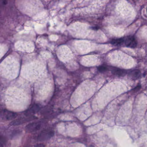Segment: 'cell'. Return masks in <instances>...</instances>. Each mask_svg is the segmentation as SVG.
Returning a JSON list of instances; mask_svg holds the SVG:
<instances>
[{"mask_svg": "<svg viewBox=\"0 0 147 147\" xmlns=\"http://www.w3.org/2000/svg\"><path fill=\"white\" fill-rule=\"evenodd\" d=\"M129 77L132 78V79H137L139 78L141 76V72L139 70H133L132 71H131L129 74Z\"/></svg>", "mask_w": 147, "mask_h": 147, "instance_id": "obj_6", "label": "cell"}, {"mask_svg": "<svg viewBox=\"0 0 147 147\" xmlns=\"http://www.w3.org/2000/svg\"><path fill=\"white\" fill-rule=\"evenodd\" d=\"M98 70L99 71L101 72H104L105 71H108V68L105 65H102V66H100L98 67Z\"/></svg>", "mask_w": 147, "mask_h": 147, "instance_id": "obj_8", "label": "cell"}, {"mask_svg": "<svg viewBox=\"0 0 147 147\" xmlns=\"http://www.w3.org/2000/svg\"><path fill=\"white\" fill-rule=\"evenodd\" d=\"M42 126V123L41 122H33L28 124L25 127V129L29 133H34L41 129Z\"/></svg>", "mask_w": 147, "mask_h": 147, "instance_id": "obj_2", "label": "cell"}, {"mask_svg": "<svg viewBox=\"0 0 147 147\" xmlns=\"http://www.w3.org/2000/svg\"><path fill=\"white\" fill-rule=\"evenodd\" d=\"M33 147H45L44 145L42 144H38L36 145H35Z\"/></svg>", "mask_w": 147, "mask_h": 147, "instance_id": "obj_9", "label": "cell"}, {"mask_svg": "<svg viewBox=\"0 0 147 147\" xmlns=\"http://www.w3.org/2000/svg\"><path fill=\"white\" fill-rule=\"evenodd\" d=\"M111 71L113 74H114L116 76H119V77L125 76L126 74V71L125 70L118 69V68H112Z\"/></svg>", "mask_w": 147, "mask_h": 147, "instance_id": "obj_5", "label": "cell"}, {"mask_svg": "<svg viewBox=\"0 0 147 147\" xmlns=\"http://www.w3.org/2000/svg\"><path fill=\"white\" fill-rule=\"evenodd\" d=\"M54 136V132L50 130L42 131L38 134L37 139L40 142L48 141Z\"/></svg>", "mask_w": 147, "mask_h": 147, "instance_id": "obj_1", "label": "cell"}, {"mask_svg": "<svg viewBox=\"0 0 147 147\" xmlns=\"http://www.w3.org/2000/svg\"><path fill=\"white\" fill-rule=\"evenodd\" d=\"M17 116L16 113L7 110H4L1 113V119L4 121H10L14 119Z\"/></svg>", "mask_w": 147, "mask_h": 147, "instance_id": "obj_3", "label": "cell"}, {"mask_svg": "<svg viewBox=\"0 0 147 147\" xmlns=\"http://www.w3.org/2000/svg\"></svg>", "mask_w": 147, "mask_h": 147, "instance_id": "obj_10", "label": "cell"}, {"mask_svg": "<svg viewBox=\"0 0 147 147\" xmlns=\"http://www.w3.org/2000/svg\"><path fill=\"white\" fill-rule=\"evenodd\" d=\"M125 41V39L123 38H119L117 39L113 40L111 41L110 43L115 46H118L121 45Z\"/></svg>", "mask_w": 147, "mask_h": 147, "instance_id": "obj_7", "label": "cell"}, {"mask_svg": "<svg viewBox=\"0 0 147 147\" xmlns=\"http://www.w3.org/2000/svg\"><path fill=\"white\" fill-rule=\"evenodd\" d=\"M125 44L127 47L135 48L137 46V41L133 37H128L125 40Z\"/></svg>", "mask_w": 147, "mask_h": 147, "instance_id": "obj_4", "label": "cell"}]
</instances>
